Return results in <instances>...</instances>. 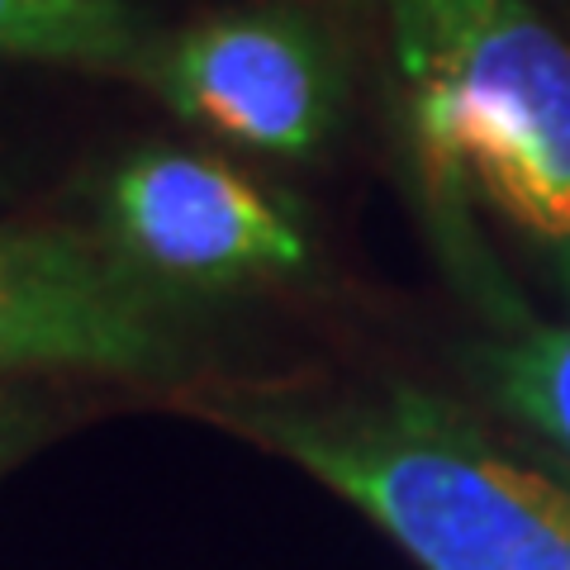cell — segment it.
<instances>
[{
	"instance_id": "1",
	"label": "cell",
	"mask_w": 570,
	"mask_h": 570,
	"mask_svg": "<svg viewBox=\"0 0 570 570\" xmlns=\"http://www.w3.org/2000/svg\"><path fill=\"white\" fill-rule=\"evenodd\" d=\"M186 409L299 466L419 570H570V466L438 390L234 385Z\"/></svg>"
},
{
	"instance_id": "2",
	"label": "cell",
	"mask_w": 570,
	"mask_h": 570,
	"mask_svg": "<svg viewBox=\"0 0 570 570\" xmlns=\"http://www.w3.org/2000/svg\"><path fill=\"white\" fill-rule=\"evenodd\" d=\"M404 167L452 276L504 219L570 305V39L538 0H371Z\"/></svg>"
},
{
	"instance_id": "3",
	"label": "cell",
	"mask_w": 570,
	"mask_h": 570,
	"mask_svg": "<svg viewBox=\"0 0 570 570\" xmlns=\"http://www.w3.org/2000/svg\"><path fill=\"white\" fill-rule=\"evenodd\" d=\"M96 376L186 390V305L157 295L96 234L0 219V381Z\"/></svg>"
},
{
	"instance_id": "4",
	"label": "cell",
	"mask_w": 570,
	"mask_h": 570,
	"mask_svg": "<svg viewBox=\"0 0 570 570\" xmlns=\"http://www.w3.org/2000/svg\"><path fill=\"white\" fill-rule=\"evenodd\" d=\"M142 86L190 129L281 163L324 157L352 105L347 52L299 0H253L163 33Z\"/></svg>"
},
{
	"instance_id": "5",
	"label": "cell",
	"mask_w": 570,
	"mask_h": 570,
	"mask_svg": "<svg viewBox=\"0 0 570 570\" xmlns=\"http://www.w3.org/2000/svg\"><path fill=\"white\" fill-rule=\"evenodd\" d=\"M96 238L176 305L299 276L314 262L291 200L247 181L224 157L171 142L124 153L100 176Z\"/></svg>"
},
{
	"instance_id": "6",
	"label": "cell",
	"mask_w": 570,
	"mask_h": 570,
	"mask_svg": "<svg viewBox=\"0 0 570 570\" xmlns=\"http://www.w3.org/2000/svg\"><path fill=\"white\" fill-rule=\"evenodd\" d=\"M461 291L471 295L485 324L466 352L475 381L513 423L528 428L551 456L570 466V324L532 314L509 291L499 266Z\"/></svg>"
},
{
	"instance_id": "7",
	"label": "cell",
	"mask_w": 570,
	"mask_h": 570,
	"mask_svg": "<svg viewBox=\"0 0 570 570\" xmlns=\"http://www.w3.org/2000/svg\"><path fill=\"white\" fill-rule=\"evenodd\" d=\"M163 29L129 0H0V58L91 77H148Z\"/></svg>"
},
{
	"instance_id": "8",
	"label": "cell",
	"mask_w": 570,
	"mask_h": 570,
	"mask_svg": "<svg viewBox=\"0 0 570 570\" xmlns=\"http://www.w3.org/2000/svg\"><path fill=\"white\" fill-rule=\"evenodd\" d=\"M52 409L43 400H33L29 390H14V385H0V475L10 466L43 448V438L52 433Z\"/></svg>"
}]
</instances>
